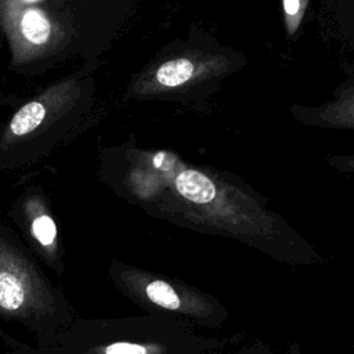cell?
Wrapping results in <instances>:
<instances>
[{"label": "cell", "mask_w": 354, "mask_h": 354, "mask_svg": "<svg viewBox=\"0 0 354 354\" xmlns=\"http://www.w3.org/2000/svg\"><path fill=\"white\" fill-rule=\"evenodd\" d=\"M106 354H147L142 346L131 343H115L106 347Z\"/></svg>", "instance_id": "10"}, {"label": "cell", "mask_w": 354, "mask_h": 354, "mask_svg": "<svg viewBox=\"0 0 354 354\" xmlns=\"http://www.w3.org/2000/svg\"><path fill=\"white\" fill-rule=\"evenodd\" d=\"M46 108L37 102H29L24 105L12 118L10 129L15 136H24L33 131L44 119Z\"/></svg>", "instance_id": "3"}, {"label": "cell", "mask_w": 354, "mask_h": 354, "mask_svg": "<svg viewBox=\"0 0 354 354\" xmlns=\"http://www.w3.org/2000/svg\"><path fill=\"white\" fill-rule=\"evenodd\" d=\"M22 35L35 44H43L50 36V24L40 10H28L21 21Z\"/></svg>", "instance_id": "4"}, {"label": "cell", "mask_w": 354, "mask_h": 354, "mask_svg": "<svg viewBox=\"0 0 354 354\" xmlns=\"http://www.w3.org/2000/svg\"><path fill=\"white\" fill-rule=\"evenodd\" d=\"M147 296L149 297L151 301L155 304L169 308V310H176L180 307V299L174 289L163 282V281H153L147 286Z\"/></svg>", "instance_id": "6"}, {"label": "cell", "mask_w": 354, "mask_h": 354, "mask_svg": "<svg viewBox=\"0 0 354 354\" xmlns=\"http://www.w3.org/2000/svg\"><path fill=\"white\" fill-rule=\"evenodd\" d=\"M32 232L36 236V239L41 243V245H51L53 241L55 239L57 235V228L54 221L51 220V217L48 216H39L33 220L32 224Z\"/></svg>", "instance_id": "8"}, {"label": "cell", "mask_w": 354, "mask_h": 354, "mask_svg": "<svg viewBox=\"0 0 354 354\" xmlns=\"http://www.w3.org/2000/svg\"><path fill=\"white\" fill-rule=\"evenodd\" d=\"M176 188L185 199L199 205L209 203L216 196V187L212 180L194 169H187L176 177Z\"/></svg>", "instance_id": "2"}, {"label": "cell", "mask_w": 354, "mask_h": 354, "mask_svg": "<svg viewBox=\"0 0 354 354\" xmlns=\"http://www.w3.org/2000/svg\"><path fill=\"white\" fill-rule=\"evenodd\" d=\"M24 303V288L19 279L10 272H0V306L17 310Z\"/></svg>", "instance_id": "5"}, {"label": "cell", "mask_w": 354, "mask_h": 354, "mask_svg": "<svg viewBox=\"0 0 354 354\" xmlns=\"http://www.w3.org/2000/svg\"><path fill=\"white\" fill-rule=\"evenodd\" d=\"M206 69L205 61H198L191 57H180L163 62L155 73L156 83L166 88L180 87Z\"/></svg>", "instance_id": "1"}, {"label": "cell", "mask_w": 354, "mask_h": 354, "mask_svg": "<svg viewBox=\"0 0 354 354\" xmlns=\"http://www.w3.org/2000/svg\"><path fill=\"white\" fill-rule=\"evenodd\" d=\"M306 0H283V12L289 32L293 33L301 19V12Z\"/></svg>", "instance_id": "9"}, {"label": "cell", "mask_w": 354, "mask_h": 354, "mask_svg": "<svg viewBox=\"0 0 354 354\" xmlns=\"http://www.w3.org/2000/svg\"><path fill=\"white\" fill-rule=\"evenodd\" d=\"M325 119L333 124L354 126V95L343 97L336 105L330 106Z\"/></svg>", "instance_id": "7"}]
</instances>
